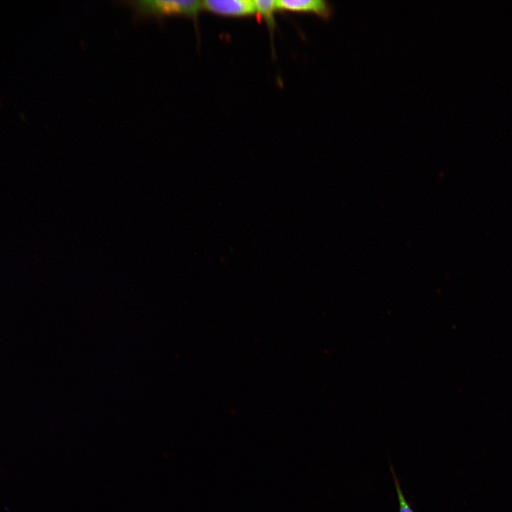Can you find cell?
Listing matches in <instances>:
<instances>
[{
  "mask_svg": "<svg viewBox=\"0 0 512 512\" xmlns=\"http://www.w3.org/2000/svg\"><path fill=\"white\" fill-rule=\"evenodd\" d=\"M120 3L129 6L134 21L155 18L163 22L170 14H184L196 20L202 1L198 0H129Z\"/></svg>",
  "mask_w": 512,
  "mask_h": 512,
  "instance_id": "1",
  "label": "cell"
},
{
  "mask_svg": "<svg viewBox=\"0 0 512 512\" xmlns=\"http://www.w3.org/2000/svg\"><path fill=\"white\" fill-rule=\"evenodd\" d=\"M202 7L211 12L230 16H243L256 11L254 1L250 0H205Z\"/></svg>",
  "mask_w": 512,
  "mask_h": 512,
  "instance_id": "2",
  "label": "cell"
},
{
  "mask_svg": "<svg viewBox=\"0 0 512 512\" xmlns=\"http://www.w3.org/2000/svg\"><path fill=\"white\" fill-rule=\"evenodd\" d=\"M277 9L295 11L312 12L327 18L332 13L330 4L324 0H277Z\"/></svg>",
  "mask_w": 512,
  "mask_h": 512,
  "instance_id": "3",
  "label": "cell"
},
{
  "mask_svg": "<svg viewBox=\"0 0 512 512\" xmlns=\"http://www.w3.org/2000/svg\"><path fill=\"white\" fill-rule=\"evenodd\" d=\"M256 11L259 12L262 17L266 21L270 30H273L274 26V13L277 9L276 1L272 0H255L254 1Z\"/></svg>",
  "mask_w": 512,
  "mask_h": 512,
  "instance_id": "4",
  "label": "cell"
},
{
  "mask_svg": "<svg viewBox=\"0 0 512 512\" xmlns=\"http://www.w3.org/2000/svg\"><path fill=\"white\" fill-rule=\"evenodd\" d=\"M390 471L393 477L395 490L399 501V512H414L403 494L399 481L392 465H390Z\"/></svg>",
  "mask_w": 512,
  "mask_h": 512,
  "instance_id": "5",
  "label": "cell"
},
{
  "mask_svg": "<svg viewBox=\"0 0 512 512\" xmlns=\"http://www.w3.org/2000/svg\"><path fill=\"white\" fill-rule=\"evenodd\" d=\"M19 116L23 122H26V116L24 113H20Z\"/></svg>",
  "mask_w": 512,
  "mask_h": 512,
  "instance_id": "6",
  "label": "cell"
},
{
  "mask_svg": "<svg viewBox=\"0 0 512 512\" xmlns=\"http://www.w3.org/2000/svg\"><path fill=\"white\" fill-rule=\"evenodd\" d=\"M1 104H2V100H1V97H0V105H1Z\"/></svg>",
  "mask_w": 512,
  "mask_h": 512,
  "instance_id": "7",
  "label": "cell"
}]
</instances>
